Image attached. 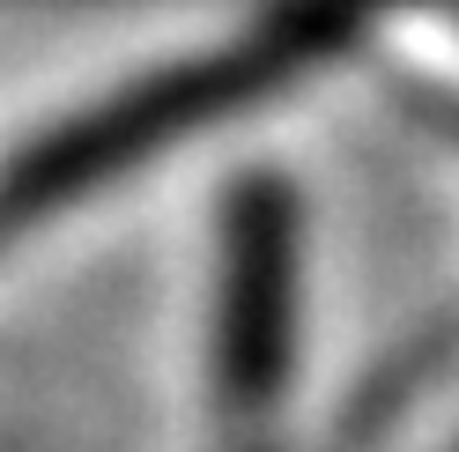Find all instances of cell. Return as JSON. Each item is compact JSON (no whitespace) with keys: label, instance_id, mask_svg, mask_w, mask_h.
<instances>
[{"label":"cell","instance_id":"obj_1","mask_svg":"<svg viewBox=\"0 0 459 452\" xmlns=\"http://www.w3.org/2000/svg\"><path fill=\"white\" fill-rule=\"evenodd\" d=\"M378 8H393V0H290L267 30L222 45V52H208V60H193V67H170L149 90H126L119 104L60 126L52 141H38L15 171H0V238L22 230V222H38V215H52V208H67V201H82L97 178H111L119 163H141L149 149H163L170 134H186L200 119H215V111H230V104L274 90L281 74L341 52Z\"/></svg>","mask_w":459,"mask_h":452},{"label":"cell","instance_id":"obj_2","mask_svg":"<svg viewBox=\"0 0 459 452\" xmlns=\"http://www.w3.org/2000/svg\"><path fill=\"white\" fill-rule=\"evenodd\" d=\"M297 215L281 178H245L230 201V290H222V386L230 401L260 408L281 386V356H290V267Z\"/></svg>","mask_w":459,"mask_h":452}]
</instances>
